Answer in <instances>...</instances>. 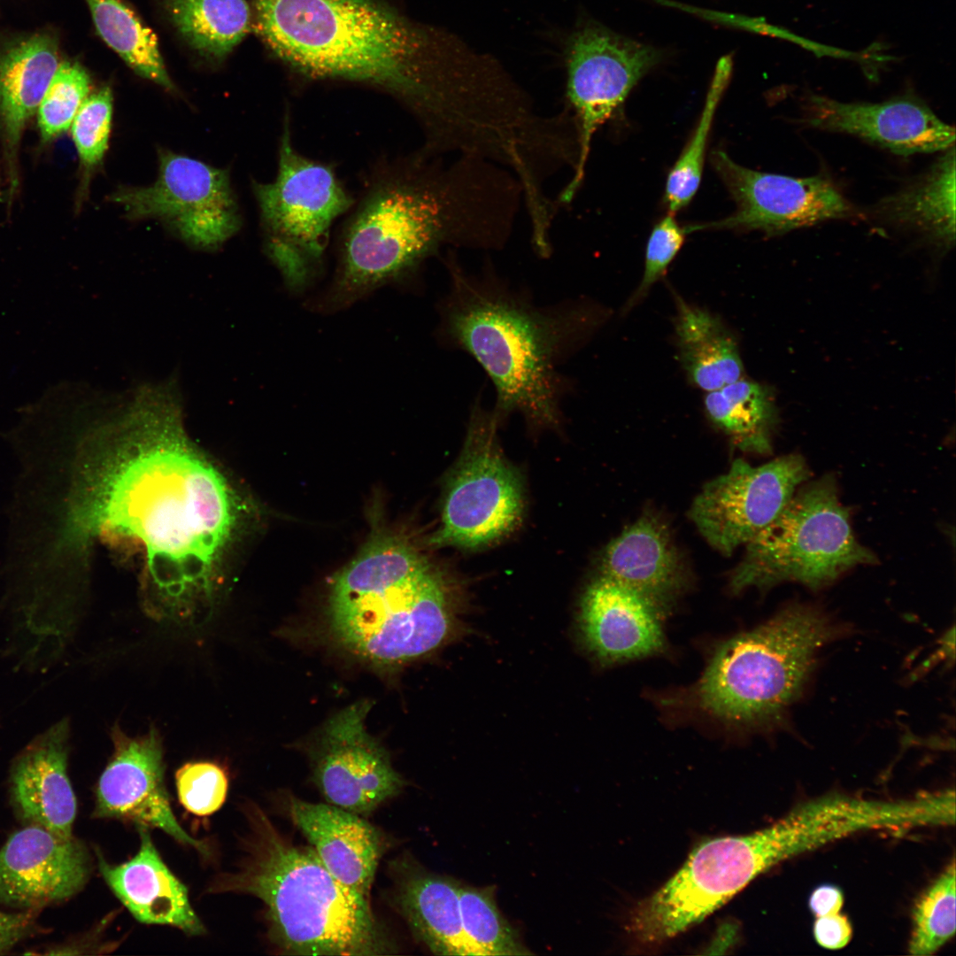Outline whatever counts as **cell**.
Returning <instances> with one entry per match:
<instances>
[{
    "mask_svg": "<svg viewBox=\"0 0 956 956\" xmlns=\"http://www.w3.org/2000/svg\"><path fill=\"white\" fill-rule=\"evenodd\" d=\"M71 728L62 718L35 736L13 759L11 800L24 825L64 838L73 836L77 803L68 772Z\"/></svg>",
    "mask_w": 956,
    "mask_h": 956,
    "instance_id": "cell-20",
    "label": "cell"
},
{
    "mask_svg": "<svg viewBox=\"0 0 956 956\" xmlns=\"http://www.w3.org/2000/svg\"><path fill=\"white\" fill-rule=\"evenodd\" d=\"M603 576L645 597L663 613L686 586V572L667 526L644 515L610 542L601 558Z\"/></svg>",
    "mask_w": 956,
    "mask_h": 956,
    "instance_id": "cell-25",
    "label": "cell"
},
{
    "mask_svg": "<svg viewBox=\"0 0 956 956\" xmlns=\"http://www.w3.org/2000/svg\"><path fill=\"white\" fill-rule=\"evenodd\" d=\"M390 900L414 938L436 955H474L461 924L459 882L410 857L391 865Z\"/></svg>",
    "mask_w": 956,
    "mask_h": 956,
    "instance_id": "cell-24",
    "label": "cell"
},
{
    "mask_svg": "<svg viewBox=\"0 0 956 956\" xmlns=\"http://www.w3.org/2000/svg\"><path fill=\"white\" fill-rule=\"evenodd\" d=\"M283 808L333 876L370 898L385 851L382 834L360 815L330 804L312 803L283 794Z\"/></svg>",
    "mask_w": 956,
    "mask_h": 956,
    "instance_id": "cell-22",
    "label": "cell"
},
{
    "mask_svg": "<svg viewBox=\"0 0 956 956\" xmlns=\"http://www.w3.org/2000/svg\"><path fill=\"white\" fill-rule=\"evenodd\" d=\"M675 338L679 360L689 381L706 392L744 377L734 335L720 318L676 297Z\"/></svg>",
    "mask_w": 956,
    "mask_h": 956,
    "instance_id": "cell-28",
    "label": "cell"
},
{
    "mask_svg": "<svg viewBox=\"0 0 956 956\" xmlns=\"http://www.w3.org/2000/svg\"><path fill=\"white\" fill-rule=\"evenodd\" d=\"M712 165L736 203L729 216L686 226L687 233L705 229L758 230L774 236L829 220L851 219L855 208L822 175L796 178L754 171L723 150L713 151Z\"/></svg>",
    "mask_w": 956,
    "mask_h": 956,
    "instance_id": "cell-14",
    "label": "cell"
},
{
    "mask_svg": "<svg viewBox=\"0 0 956 956\" xmlns=\"http://www.w3.org/2000/svg\"><path fill=\"white\" fill-rule=\"evenodd\" d=\"M85 1L101 38L133 71L167 90H175L156 35L132 9L120 0Z\"/></svg>",
    "mask_w": 956,
    "mask_h": 956,
    "instance_id": "cell-31",
    "label": "cell"
},
{
    "mask_svg": "<svg viewBox=\"0 0 956 956\" xmlns=\"http://www.w3.org/2000/svg\"><path fill=\"white\" fill-rule=\"evenodd\" d=\"M256 32L312 80L387 92L417 121L425 150L448 154L474 145L500 106L499 63L456 36L375 0H251Z\"/></svg>",
    "mask_w": 956,
    "mask_h": 956,
    "instance_id": "cell-2",
    "label": "cell"
},
{
    "mask_svg": "<svg viewBox=\"0 0 956 956\" xmlns=\"http://www.w3.org/2000/svg\"><path fill=\"white\" fill-rule=\"evenodd\" d=\"M112 116V95L104 87L89 95L76 113L72 136L86 169L98 165L107 150Z\"/></svg>",
    "mask_w": 956,
    "mask_h": 956,
    "instance_id": "cell-37",
    "label": "cell"
},
{
    "mask_svg": "<svg viewBox=\"0 0 956 956\" xmlns=\"http://www.w3.org/2000/svg\"><path fill=\"white\" fill-rule=\"evenodd\" d=\"M180 803L190 813L208 816L226 801L228 777L226 770L212 761H190L175 773Z\"/></svg>",
    "mask_w": 956,
    "mask_h": 956,
    "instance_id": "cell-36",
    "label": "cell"
},
{
    "mask_svg": "<svg viewBox=\"0 0 956 956\" xmlns=\"http://www.w3.org/2000/svg\"><path fill=\"white\" fill-rule=\"evenodd\" d=\"M841 635L821 610L792 605L721 643L701 677L667 704L729 728L771 729L803 693L820 651Z\"/></svg>",
    "mask_w": 956,
    "mask_h": 956,
    "instance_id": "cell-7",
    "label": "cell"
},
{
    "mask_svg": "<svg viewBox=\"0 0 956 956\" xmlns=\"http://www.w3.org/2000/svg\"><path fill=\"white\" fill-rule=\"evenodd\" d=\"M371 709L358 701L334 715L312 753L313 782L328 804L361 815L397 797L405 786L387 751L366 730Z\"/></svg>",
    "mask_w": 956,
    "mask_h": 956,
    "instance_id": "cell-16",
    "label": "cell"
},
{
    "mask_svg": "<svg viewBox=\"0 0 956 956\" xmlns=\"http://www.w3.org/2000/svg\"><path fill=\"white\" fill-rule=\"evenodd\" d=\"M809 477L798 454L759 466L735 459L727 473L705 483L690 518L714 549L730 555L767 527Z\"/></svg>",
    "mask_w": 956,
    "mask_h": 956,
    "instance_id": "cell-15",
    "label": "cell"
},
{
    "mask_svg": "<svg viewBox=\"0 0 956 956\" xmlns=\"http://www.w3.org/2000/svg\"><path fill=\"white\" fill-rule=\"evenodd\" d=\"M686 235L685 227H681L675 214L670 212L655 225L646 245L642 280L627 302L624 312L629 311L641 301L655 282L665 275L670 263L681 250Z\"/></svg>",
    "mask_w": 956,
    "mask_h": 956,
    "instance_id": "cell-38",
    "label": "cell"
},
{
    "mask_svg": "<svg viewBox=\"0 0 956 956\" xmlns=\"http://www.w3.org/2000/svg\"><path fill=\"white\" fill-rule=\"evenodd\" d=\"M459 910L465 937L474 955H529L515 928L503 916L495 887L459 883Z\"/></svg>",
    "mask_w": 956,
    "mask_h": 956,
    "instance_id": "cell-33",
    "label": "cell"
},
{
    "mask_svg": "<svg viewBox=\"0 0 956 956\" xmlns=\"http://www.w3.org/2000/svg\"><path fill=\"white\" fill-rule=\"evenodd\" d=\"M419 151L379 164L355 201L338 241L326 311L410 275L443 246L498 249L514 227L522 189L490 160Z\"/></svg>",
    "mask_w": 956,
    "mask_h": 956,
    "instance_id": "cell-3",
    "label": "cell"
},
{
    "mask_svg": "<svg viewBox=\"0 0 956 956\" xmlns=\"http://www.w3.org/2000/svg\"><path fill=\"white\" fill-rule=\"evenodd\" d=\"M90 89V78L77 62L59 63L37 109V120L44 140L66 132Z\"/></svg>",
    "mask_w": 956,
    "mask_h": 956,
    "instance_id": "cell-35",
    "label": "cell"
},
{
    "mask_svg": "<svg viewBox=\"0 0 956 956\" xmlns=\"http://www.w3.org/2000/svg\"><path fill=\"white\" fill-rule=\"evenodd\" d=\"M796 490L782 512L749 543L732 572L735 592L796 582L813 590L875 556L855 538L832 475Z\"/></svg>",
    "mask_w": 956,
    "mask_h": 956,
    "instance_id": "cell-9",
    "label": "cell"
},
{
    "mask_svg": "<svg viewBox=\"0 0 956 956\" xmlns=\"http://www.w3.org/2000/svg\"><path fill=\"white\" fill-rule=\"evenodd\" d=\"M660 59L657 49L594 23L571 35L567 47L565 108L575 127L578 158L557 197L559 205L570 204L582 184L595 134Z\"/></svg>",
    "mask_w": 956,
    "mask_h": 956,
    "instance_id": "cell-12",
    "label": "cell"
},
{
    "mask_svg": "<svg viewBox=\"0 0 956 956\" xmlns=\"http://www.w3.org/2000/svg\"><path fill=\"white\" fill-rule=\"evenodd\" d=\"M664 613L638 592L601 575L586 589L580 626L588 650L610 665L662 651Z\"/></svg>",
    "mask_w": 956,
    "mask_h": 956,
    "instance_id": "cell-21",
    "label": "cell"
},
{
    "mask_svg": "<svg viewBox=\"0 0 956 956\" xmlns=\"http://www.w3.org/2000/svg\"><path fill=\"white\" fill-rule=\"evenodd\" d=\"M801 112L799 122L808 127L855 135L901 156L954 146V127L911 95L881 103H844L811 94Z\"/></svg>",
    "mask_w": 956,
    "mask_h": 956,
    "instance_id": "cell-19",
    "label": "cell"
},
{
    "mask_svg": "<svg viewBox=\"0 0 956 956\" xmlns=\"http://www.w3.org/2000/svg\"><path fill=\"white\" fill-rule=\"evenodd\" d=\"M246 829L233 871L209 886L213 893L251 895L263 906L267 937L291 955L371 956L396 949L370 898L346 887L313 848L296 844L257 803L242 806Z\"/></svg>",
    "mask_w": 956,
    "mask_h": 956,
    "instance_id": "cell-5",
    "label": "cell"
},
{
    "mask_svg": "<svg viewBox=\"0 0 956 956\" xmlns=\"http://www.w3.org/2000/svg\"><path fill=\"white\" fill-rule=\"evenodd\" d=\"M274 181L254 182L265 235V251L292 289L304 288L320 269L331 227L355 199L332 164L300 153L286 113Z\"/></svg>",
    "mask_w": 956,
    "mask_h": 956,
    "instance_id": "cell-10",
    "label": "cell"
},
{
    "mask_svg": "<svg viewBox=\"0 0 956 956\" xmlns=\"http://www.w3.org/2000/svg\"><path fill=\"white\" fill-rule=\"evenodd\" d=\"M0 848V903L39 912L79 892L89 878L92 861L75 836L24 825Z\"/></svg>",
    "mask_w": 956,
    "mask_h": 956,
    "instance_id": "cell-18",
    "label": "cell"
},
{
    "mask_svg": "<svg viewBox=\"0 0 956 956\" xmlns=\"http://www.w3.org/2000/svg\"><path fill=\"white\" fill-rule=\"evenodd\" d=\"M704 407L710 421L739 450L763 455L772 451L779 417L767 385L743 377L706 392Z\"/></svg>",
    "mask_w": 956,
    "mask_h": 956,
    "instance_id": "cell-29",
    "label": "cell"
},
{
    "mask_svg": "<svg viewBox=\"0 0 956 956\" xmlns=\"http://www.w3.org/2000/svg\"><path fill=\"white\" fill-rule=\"evenodd\" d=\"M813 935L822 947L837 950L844 947L852 939V928L848 918L840 913L816 917Z\"/></svg>",
    "mask_w": 956,
    "mask_h": 956,
    "instance_id": "cell-40",
    "label": "cell"
},
{
    "mask_svg": "<svg viewBox=\"0 0 956 956\" xmlns=\"http://www.w3.org/2000/svg\"><path fill=\"white\" fill-rule=\"evenodd\" d=\"M731 73V58H721L717 63L698 123L667 177L665 202L670 213L675 214L685 207L699 187L713 118Z\"/></svg>",
    "mask_w": 956,
    "mask_h": 956,
    "instance_id": "cell-32",
    "label": "cell"
},
{
    "mask_svg": "<svg viewBox=\"0 0 956 956\" xmlns=\"http://www.w3.org/2000/svg\"><path fill=\"white\" fill-rule=\"evenodd\" d=\"M451 292L443 328L494 384L499 420L519 412L533 426L555 428L567 389L559 366L589 338L603 318L587 305L538 308L503 287L467 276L451 251L446 261Z\"/></svg>",
    "mask_w": 956,
    "mask_h": 956,
    "instance_id": "cell-4",
    "label": "cell"
},
{
    "mask_svg": "<svg viewBox=\"0 0 956 956\" xmlns=\"http://www.w3.org/2000/svg\"><path fill=\"white\" fill-rule=\"evenodd\" d=\"M111 736L113 752L96 786L92 816L158 829L209 857L208 844L186 832L172 810L158 730L150 728L146 734L133 737L115 725Z\"/></svg>",
    "mask_w": 956,
    "mask_h": 956,
    "instance_id": "cell-17",
    "label": "cell"
},
{
    "mask_svg": "<svg viewBox=\"0 0 956 956\" xmlns=\"http://www.w3.org/2000/svg\"><path fill=\"white\" fill-rule=\"evenodd\" d=\"M136 828L140 846L130 860L112 864L96 851L104 880L138 921L169 925L190 936L204 933V927L189 903L187 887L161 859L149 828Z\"/></svg>",
    "mask_w": 956,
    "mask_h": 956,
    "instance_id": "cell-23",
    "label": "cell"
},
{
    "mask_svg": "<svg viewBox=\"0 0 956 956\" xmlns=\"http://www.w3.org/2000/svg\"><path fill=\"white\" fill-rule=\"evenodd\" d=\"M178 34L204 58L224 59L250 32L252 12L246 0H160Z\"/></svg>",
    "mask_w": 956,
    "mask_h": 956,
    "instance_id": "cell-30",
    "label": "cell"
},
{
    "mask_svg": "<svg viewBox=\"0 0 956 956\" xmlns=\"http://www.w3.org/2000/svg\"><path fill=\"white\" fill-rule=\"evenodd\" d=\"M498 420L478 405L462 454L450 473L441 524L429 537L434 547L480 548L505 537L520 523V478L504 459L497 439Z\"/></svg>",
    "mask_w": 956,
    "mask_h": 956,
    "instance_id": "cell-11",
    "label": "cell"
},
{
    "mask_svg": "<svg viewBox=\"0 0 956 956\" xmlns=\"http://www.w3.org/2000/svg\"><path fill=\"white\" fill-rule=\"evenodd\" d=\"M35 911H0V954L7 953L38 929Z\"/></svg>",
    "mask_w": 956,
    "mask_h": 956,
    "instance_id": "cell-39",
    "label": "cell"
},
{
    "mask_svg": "<svg viewBox=\"0 0 956 956\" xmlns=\"http://www.w3.org/2000/svg\"><path fill=\"white\" fill-rule=\"evenodd\" d=\"M449 586L407 541L374 536L332 581L328 621L335 640L381 666L403 664L453 636Z\"/></svg>",
    "mask_w": 956,
    "mask_h": 956,
    "instance_id": "cell-6",
    "label": "cell"
},
{
    "mask_svg": "<svg viewBox=\"0 0 956 956\" xmlns=\"http://www.w3.org/2000/svg\"><path fill=\"white\" fill-rule=\"evenodd\" d=\"M843 905V892L833 885L816 888L809 899L810 909L816 917L840 913Z\"/></svg>",
    "mask_w": 956,
    "mask_h": 956,
    "instance_id": "cell-41",
    "label": "cell"
},
{
    "mask_svg": "<svg viewBox=\"0 0 956 956\" xmlns=\"http://www.w3.org/2000/svg\"><path fill=\"white\" fill-rule=\"evenodd\" d=\"M955 860L921 895L913 912L910 954H934L955 934Z\"/></svg>",
    "mask_w": 956,
    "mask_h": 956,
    "instance_id": "cell-34",
    "label": "cell"
},
{
    "mask_svg": "<svg viewBox=\"0 0 956 956\" xmlns=\"http://www.w3.org/2000/svg\"><path fill=\"white\" fill-rule=\"evenodd\" d=\"M110 199L128 219L158 220L203 251L219 249L241 227L227 172L169 150L158 153L153 184L120 187Z\"/></svg>",
    "mask_w": 956,
    "mask_h": 956,
    "instance_id": "cell-13",
    "label": "cell"
},
{
    "mask_svg": "<svg viewBox=\"0 0 956 956\" xmlns=\"http://www.w3.org/2000/svg\"><path fill=\"white\" fill-rule=\"evenodd\" d=\"M58 65L57 41L49 34L33 35L0 51V130L10 150L37 112Z\"/></svg>",
    "mask_w": 956,
    "mask_h": 956,
    "instance_id": "cell-27",
    "label": "cell"
},
{
    "mask_svg": "<svg viewBox=\"0 0 956 956\" xmlns=\"http://www.w3.org/2000/svg\"><path fill=\"white\" fill-rule=\"evenodd\" d=\"M89 396L96 417L75 435L74 456L48 447L42 458L31 504L38 544L73 570L96 539L133 542L146 613L197 625L215 602L238 498L189 438L175 375Z\"/></svg>",
    "mask_w": 956,
    "mask_h": 956,
    "instance_id": "cell-1",
    "label": "cell"
},
{
    "mask_svg": "<svg viewBox=\"0 0 956 956\" xmlns=\"http://www.w3.org/2000/svg\"><path fill=\"white\" fill-rule=\"evenodd\" d=\"M875 218L914 233L939 250L955 243V148L944 150L921 177L878 202Z\"/></svg>",
    "mask_w": 956,
    "mask_h": 956,
    "instance_id": "cell-26",
    "label": "cell"
},
{
    "mask_svg": "<svg viewBox=\"0 0 956 956\" xmlns=\"http://www.w3.org/2000/svg\"><path fill=\"white\" fill-rule=\"evenodd\" d=\"M805 824L787 813L749 835L699 844L680 869L632 913L630 932L644 944L675 937L702 921L754 878L808 850Z\"/></svg>",
    "mask_w": 956,
    "mask_h": 956,
    "instance_id": "cell-8",
    "label": "cell"
}]
</instances>
